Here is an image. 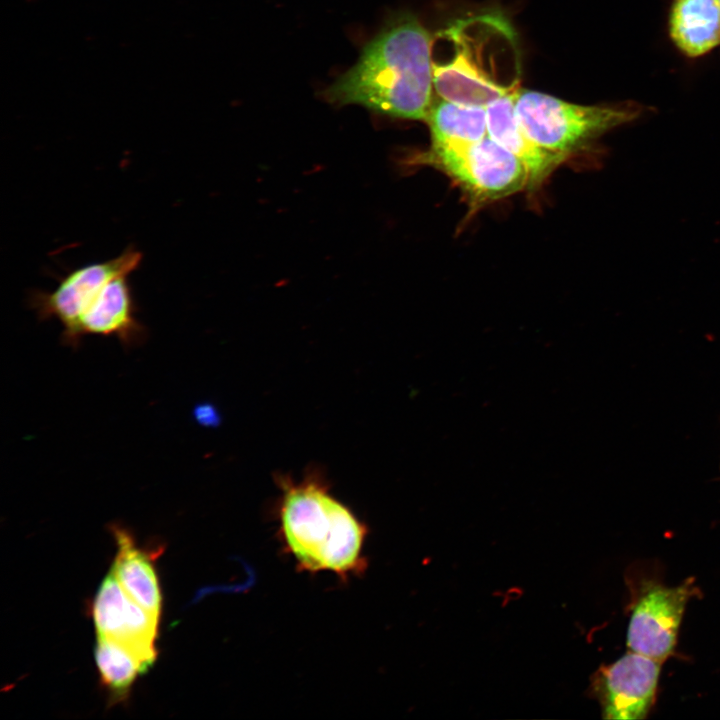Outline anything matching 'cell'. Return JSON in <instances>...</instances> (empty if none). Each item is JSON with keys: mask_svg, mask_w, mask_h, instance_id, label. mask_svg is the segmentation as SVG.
I'll return each mask as SVG.
<instances>
[{"mask_svg": "<svg viewBox=\"0 0 720 720\" xmlns=\"http://www.w3.org/2000/svg\"><path fill=\"white\" fill-rule=\"evenodd\" d=\"M431 42L414 16L397 17L367 43L356 64L326 89L325 98L393 118L425 120L433 103Z\"/></svg>", "mask_w": 720, "mask_h": 720, "instance_id": "6da1fadb", "label": "cell"}, {"mask_svg": "<svg viewBox=\"0 0 720 720\" xmlns=\"http://www.w3.org/2000/svg\"><path fill=\"white\" fill-rule=\"evenodd\" d=\"M275 480L281 490L276 507L280 538L297 568L328 571L343 580L360 575L367 566V526L329 493L320 472L311 470L296 482L287 475Z\"/></svg>", "mask_w": 720, "mask_h": 720, "instance_id": "7a4b0ae2", "label": "cell"}, {"mask_svg": "<svg viewBox=\"0 0 720 720\" xmlns=\"http://www.w3.org/2000/svg\"><path fill=\"white\" fill-rule=\"evenodd\" d=\"M434 90L478 107L519 90L520 54L510 23L496 13L461 18L431 42Z\"/></svg>", "mask_w": 720, "mask_h": 720, "instance_id": "3957f363", "label": "cell"}, {"mask_svg": "<svg viewBox=\"0 0 720 720\" xmlns=\"http://www.w3.org/2000/svg\"><path fill=\"white\" fill-rule=\"evenodd\" d=\"M514 102L518 119L528 135L542 147L568 157L592 150L604 134L636 121L648 110L632 100L580 105L520 89L515 93Z\"/></svg>", "mask_w": 720, "mask_h": 720, "instance_id": "277c9868", "label": "cell"}, {"mask_svg": "<svg viewBox=\"0 0 720 720\" xmlns=\"http://www.w3.org/2000/svg\"><path fill=\"white\" fill-rule=\"evenodd\" d=\"M448 175L471 199L487 203L529 187L525 165L489 136L456 146H430L410 159Z\"/></svg>", "mask_w": 720, "mask_h": 720, "instance_id": "5b68a950", "label": "cell"}, {"mask_svg": "<svg viewBox=\"0 0 720 720\" xmlns=\"http://www.w3.org/2000/svg\"><path fill=\"white\" fill-rule=\"evenodd\" d=\"M628 586L629 651L663 662L673 655L686 605L699 592L694 578L669 587L655 576L632 574Z\"/></svg>", "mask_w": 720, "mask_h": 720, "instance_id": "8992f818", "label": "cell"}, {"mask_svg": "<svg viewBox=\"0 0 720 720\" xmlns=\"http://www.w3.org/2000/svg\"><path fill=\"white\" fill-rule=\"evenodd\" d=\"M142 259V252L130 245L112 259L71 270L52 291H31L28 303L40 320L57 319L63 326V342L77 346L79 320L99 291L113 277L131 275L139 268Z\"/></svg>", "mask_w": 720, "mask_h": 720, "instance_id": "52a82bcc", "label": "cell"}, {"mask_svg": "<svg viewBox=\"0 0 720 720\" xmlns=\"http://www.w3.org/2000/svg\"><path fill=\"white\" fill-rule=\"evenodd\" d=\"M662 662L629 651L593 677V690L603 717L617 720L645 719L653 707Z\"/></svg>", "mask_w": 720, "mask_h": 720, "instance_id": "ba28073f", "label": "cell"}, {"mask_svg": "<svg viewBox=\"0 0 720 720\" xmlns=\"http://www.w3.org/2000/svg\"><path fill=\"white\" fill-rule=\"evenodd\" d=\"M97 636L107 637L132 651L149 670L157 652L159 618L137 604L112 570L100 584L92 605Z\"/></svg>", "mask_w": 720, "mask_h": 720, "instance_id": "9c48e42d", "label": "cell"}, {"mask_svg": "<svg viewBox=\"0 0 720 720\" xmlns=\"http://www.w3.org/2000/svg\"><path fill=\"white\" fill-rule=\"evenodd\" d=\"M129 276H115L99 291L79 320V343L87 334L115 336L126 346L144 340L146 328L136 317V303Z\"/></svg>", "mask_w": 720, "mask_h": 720, "instance_id": "30bf717a", "label": "cell"}, {"mask_svg": "<svg viewBox=\"0 0 720 720\" xmlns=\"http://www.w3.org/2000/svg\"><path fill=\"white\" fill-rule=\"evenodd\" d=\"M515 93L503 96L486 107L488 136L525 165L529 175V188H536L568 156L542 147L528 135L516 114Z\"/></svg>", "mask_w": 720, "mask_h": 720, "instance_id": "8fae6325", "label": "cell"}, {"mask_svg": "<svg viewBox=\"0 0 720 720\" xmlns=\"http://www.w3.org/2000/svg\"><path fill=\"white\" fill-rule=\"evenodd\" d=\"M667 26L671 42L683 56L703 57L720 45V4L718 0H672Z\"/></svg>", "mask_w": 720, "mask_h": 720, "instance_id": "7c38bea8", "label": "cell"}, {"mask_svg": "<svg viewBox=\"0 0 720 720\" xmlns=\"http://www.w3.org/2000/svg\"><path fill=\"white\" fill-rule=\"evenodd\" d=\"M117 554L111 570L125 592L157 618L161 613V593L152 557L140 549L127 530L113 525Z\"/></svg>", "mask_w": 720, "mask_h": 720, "instance_id": "4fadbf2b", "label": "cell"}, {"mask_svg": "<svg viewBox=\"0 0 720 720\" xmlns=\"http://www.w3.org/2000/svg\"><path fill=\"white\" fill-rule=\"evenodd\" d=\"M425 121L431 132V146L470 144L488 136L485 107L440 98L433 101Z\"/></svg>", "mask_w": 720, "mask_h": 720, "instance_id": "5bb4252c", "label": "cell"}, {"mask_svg": "<svg viewBox=\"0 0 720 720\" xmlns=\"http://www.w3.org/2000/svg\"><path fill=\"white\" fill-rule=\"evenodd\" d=\"M94 657L102 683L118 700L127 696L138 674L148 671L132 651L107 637L97 636Z\"/></svg>", "mask_w": 720, "mask_h": 720, "instance_id": "9a60e30c", "label": "cell"}, {"mask_svg": "<svg viewBox=\"0 0 720 720\" xmlns=\"http://www.w3.org/2000/svg\"><path fill=\"white\" fill-rule=\"evenodd\" d=\"M718 2H719V4H720V0H718Z\"/></svg>", "mask_w": 720, "mask_h": 720, "instance_id": "2e32d148", "label": "cell"}]
</instances>
